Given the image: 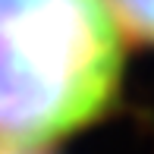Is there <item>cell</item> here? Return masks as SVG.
<instances>
[{
    "mask_svg": "<svg viewBox=\"0 0 154 154\" xmlns=\"http://www.w3.org/2000/svg\"><path fill=\"white\" fill-rule=\"evenodd\" d=\"M123 44L107 0H0V142L38 148L116 97Z\"/></svg>",
    "mask_w": 154,
    "mask_h": 154,
    "instance_id": "cell-1",
    "label": "cell"
},
{
    "mask_svg": "<svg viewBox=\"0 0 154 154\" xmlns=\"http://www.w3.org/2000/svg\"><path fill=\"white\" fill-rule=\"evenodd\" d=\"M113 16L138 38L154 41V0H107Z\"/></svg>",
    "mask_w": 154,
    "mask_h": 154,
    "instance_id": "cell-2",
    "label": "cell"
},
{
    "mask_svg": "<svg viewBox=\"0 0 154 154\" xmlns=\"http://www.w3.org/2000/svg\"><path fill=\"white\" fill-rule=\"evenodd\" d=\"M0 154H25V148H22V151H16V148H13V151H0Z\"/></svg>",
    "mask_w": 154,
    "mask_h": 154,
    "instance_id": "cell-3",
    "label": "cell"
}]
</instances>
